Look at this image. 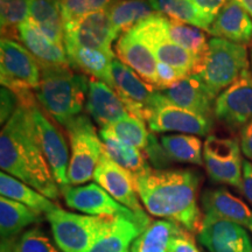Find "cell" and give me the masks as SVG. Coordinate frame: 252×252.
Masks as SVG:
<instances>
[{
	"mask_svg": "<svg viewBox=\"0 0 252 252\" xmlns=\"http://www.w3.org/2000/svg\"><path fill=\"white\" fill-rule=\"evenodd\" d=\"M163 150L173 162L203 165V145L202 140L193 134L173 133L160 137Z\"/></svg>",
	"mask_w": 252,
	"mask_h": 252,
	"instance_id": "obj_32",
	"label": "cell"
},
{
	"mask_svg": "<svg viewBox=\"0 0 252 252\" xmlns=\"http://www.w3.org/2000/svg\"><path fill=\"white\" fill-rule=\"evenodd\" d=\"M159 91L167 100L175 105L204 117L213 118L216 97L198 75H188L169 88Z\"/></svg>",
	"mask_w": 252,
	"mask_h": 252,
	"instance_id": "obj_18",
	"label": "cell"
},
{
	"mask_svg": "<svg viewBox=\"0 0 252 252\" xmlns=\"http://www.w3.org/2000/svg\"><path fill=\"white\" fill-rule=\"evenodd\" d=\"M7 252H62L40 226H32L15 239Z\"/></svg>",
	"mask_w": 252,
	"mask_h": 252,
	"instance_id": "obj_37",
	"label": "cell"
},
{
	"mask_svg": "<svg viewBox=\"0 0 252 252\" xmlns=\"http://www.w3.org/2000/svg\"><path fill=\"white\" fill-rule=\"evenodd\" d=\"M157 76H158V87L157 89L161 90L169 88L173 84L180 81L181 78L186 76L176 70L175 68L171 67V65L166 64V63L158 62L157 64Z\"/></svg>",
	"mask_w": 252,
	"mask_h": 252,
	"instance_id": "obj_41",
	"label": "cell"
},
{
	"mask_svg": "<svg viewBox=\"0 0 252 252\" xmlns=\"http://www.w3.org/2000/svg\"><path fill=\"white\" fill-rule=\"evenodd\" d=\"M40 68L41 81L34 91L37 102L53 121L65 128L83 115L90 78L70 65L40 64Z\"/></svg>",
	"mask_w": 252,
	"mask_h": 252,
	"instance_id": "obj_3",
	"label": "cell"
},
{
	"mask_svg": "<svg viewBox=\"0 0 252 252\" xmlns=\"http://www.w3.org/2000/svg\"><path fill=\"white\" fill-rule=\"evenodd\" d=\"M94 181L105 189L123 206L128 208L145 225L151 223L150 216L141 203L135 184V176L116 163L104 151L94 174Z\"/></svg>",
	"mask_w": 252,
	"mask_h": 252,
	"instance_id": "obj_10",
	"label": "cell"
},
{
	"mask_svg": "<svg viewBox=\"0 0 252 252\" xmlns=\"http://www.w3.org/2000/svg\"><path fill=\"white\" fill-rule=\"evenodd\" d=\"M144 228L127 217H113L110 225L88 252H131L132 244Z\"/></svg>",
	"mask_w": 252,
	"mask_h": 252,
	"instance_id": "obj_26",
	"label": "cell"
},
{
	"mask_svg": "<svg viewBox=\"0 0 252 252\" xmlns=\"http://www.w3.org/2000/svg\"><path fill=\"white\" fill-rule=\"evenodd\" d=\"M204 215L237 223L252 232V209L225 188L207 189L201 196Z\"/></svg>",
	"mask_w": 252,
	"mask_h": 252,
	"instance_id": "obj_20",
	"label": "cell"
},
{
	"mask_svg": "<svg viewBox=\"0 0 252 252\" xmlns=\"http://www.w3.org/2000/svg\"><path fill=\"white\" fill-rule=\"evenodd\" d=\"M157 13L201 28L208 33V26L189 0H149Z\"/></svg>",
	"mask_w": 252,
	"mask_h": 252,
	"instance_id": "obj_34",
	"label": "cell"
},
{
	"mask_svg": "<svg viewBox=\"0 0 252 252\" xmlns=\"http://www.w3.org/2000/svg\"><path fill=\"white\" fill-rule=\"evenodd\" d=\"M117 59L137 72L146 83L158 87V60L151 49L131 31L118 37L115 47Z\"/></svg>",
	"mask_w": 252,
	"mask_h": 252,
	"instance_id": "obj_21",
	"label": "cell"
},
{
	"mask_svg": "<svg viewBox=\"0 0 252 252\" xmlns=\"http://www.w3.org/2000/svg\"><path fill=\"white\" fill-rule=\"evenodd\" d=\"M61 194L65 204L70 209L91 216L127 217L135 220L144 229L146 228V225L133 212L115 200L96 182L82 186H69L61 190Z\"/></svg>",
	"mask_w": 252,
	"mask_h": 252,
	"instance_id": "obj_14",
	"label": "cell"
},
{
	"mask_svg": "<svg viewBox=\"0 0 252 252\" xmlns=\"http://www.w3.org/2000/svg\"><path fill=\"white\" fill-rule=\"evenodd\" d=\"M91 121L87 115H81L64 128L70 141L69 186H82L94 180L104 152L103 141Z\"/></svg>",
	"mask_w": 252,
	"mask_h": 252,
	"instance_id": "obj_6",
	"label": "cell"
},
{
	"mask_svg": "<svg viewBox=\"0 0 252 252\" xmlns=\"http://www.w3.org/2000/svg\"><path fill=\"white\" fill-rule=\"evenodd\" d=\"M243 162L237 139L208 135L203 145V166L213 181L241 190Z\"/></svg>",
	"mask_w": 252,
	"mask_h": 252,
	"instance_id": "obj_9",
	"label": "cell"
},
{
	"mask_svg": "<svg viewBox=\"0 0 252 252\" xmlns=\"http://www.w3.org/2000/svg\"><path fill=\"white\" fill-rule=\"evenodd\" d=\"M1 172L31 186L52 201H59L61 189L50 171L39 140L30 108L20 105L2 126L0 134Z\"/></svg>",
	"mask_w": 252,
	"mask_h": 252,
	"instance_id": "obj_2",
	"label": "cell"
},
{
	"mask_svg": "<svg viewBox=\"0 0 252 252\" xmlns=\"http://www.w3.org/2000/svg\"><path fill=\"white\" fill-rule=\"evenodd\" d=\"M247 70H250L247 46L220 37H212L194 74L201 77L217 98Z\"/></svg>",
	"mask_w": 252,
	"mask_h": 252,
	"instance_id": "obj_4",
	"label": "cell"
},
{
	"mask_svg": "<svg viewBox=\"0 0 252 252\" xmlns=\"http://www.w3.org/2000/svg\"><path fill=\"white\" fill-rule=\"evenodd\" d=\"M198 241L209 252H252L248 230L237 223L203 215Z\"/></svg>",
	"mask_w": 252,
	"mask_h": 252,
	"instance_id": "obj_17",
	"label": "cell"
},
{
	"mask_svg": "<svg viewBox=\"0 0 252 252\" xmlns=\"http://www.w3.org/2000/svg\"><path fill=\"white\" fill-rule=\"evenodd\" d=\"M28 18L30 0H0L1 37L18 40L19 27L28 20Z\"/></svg>",
	"mask_w": 252,
	"mask_h": 252,
	"instance_id": "obj_35",
	"label": "cell"
},
{
	"mask_svg": "<svg viewBox=\"0 0 252 252\" xmlns=\"http://www.w3.org/2000/svg\"><path fill=\"white\" fill-rule=\"evenodd\" d=\"M185 230L184 226L168 220H151L134 239L131 252H169L172 242Z\"/></svg>",
	"mask_w": 252,
	"mask_h": 252,
	"instance_id": "obj_28",
	"label": "cell"
},
{
	"mask_svg": "<svg viewBox=\"0 0 252 252\" xmlns=\"http://www.w3.org/2000/svg\"><path fill=\"white\" fill-rule=\"evenodd\" d=\"M0 77L1 87L8 88L21 100L35 94L41 81V68L37 60L20 41L1 37Z\"/></svg>",
	"mask_w": 252,
	"mask_h": 252,
	"instance_id": "obj_7",
	"label": "cell"
},
{
	"mask_svg": "<svg viewBox=\"0 0 252 252\" xmlns=\"http://www.w3.org/2000/svg\"><path fill=\"white\" fill-rule=\"evenodd\" d=\"M249 55H250V71L252 74V40L250 42V53H249Z\"/></svg>",
	"mask_w": 252,
	"mask_h": 252,
	"instance_id": "obj_46",
	"label": "cell"
},
{
	"mask_svg": "<svg viewBox=\"0 0 252 252\" xmlns=\"http://www.w3.org/2000/svg\"><path fill=\"white\" fill-rule=\"evenodd\" d=\"M43 217L24 204L0 197V238L1 252H7L19 236L33 225L39 224Z\"/></svg>",
	"mask_w": 252,
	"mask_h": 252,
	"instance_id": "obj_23",
	"label": "cell"
},
{
	"mask_svg": "<svg viewBox=\"0 0 252 252\" xmlns=\"http://www.w3.org/2000/svg\"><path fill=\"white\" fill-rule=\"evenodd\" d=\"M30 108L35 126L36 137L42 150L50 171L54 175L61 190L69 187L68 168L70 161L68 144L61 131L47 117V113L41 111L39 102L27 106Z\"/></svg>",
	"mask_w": 252,
	"mask_h": 252,
	"instance_id": "obj_11",
	"label": "cell"
},
{
	"mask_svg": "<svg viewBox=\"0 0 252 252\" xmlns=\"http://www.w3.org/2000/svg\"><path fill=\"white\" fill-rule=\"evenodd\" d=\"M86 111L100 128H109L128 115L117 91L94 78H90Z\"/></svg>",
	"mask_w": 252,
	"mask_h": 252,
	"instance_id": "obj_19",
	"label": "cell"
},
{
	"mask_svg": "<svg viewBox=\"0 0 252 252\" xmlns=\"http://www.w3.org/2000/svg\"><path fill=\"white\" fill-rule=\"evenodd\" d=\"M169 252H201L196 242L188 230H185L172 242Z\"/></svg>",
	"mask_w": 252,
	"mask_h": 252,
	"instance_id": "obj_42",
	"label": "cell"
},
{
	"mask_svg": "<svg viewBox=\"0 0 252 252\" xmlns=\"http://www.w3.org/2000/svg\"><path fill=\"white\" fill-rule=\"evenodd\" d=\"M64 48L72 69L113 88L111 67L112 61L116 59L115 55L84 47L64 46Z\"/></svg>",
	"mask_w": 252,
	"mask_h": 252,
	"instance_id": "obj_25",
	"label": "cell"
},
{
	"mask_svg": "<svg viewBox=\"0 0 252 252\" xmlns=\"http://www.w3.org/2000/svg\"><path fill=\"white\" fill-rule=\"evenodd\" d=\"M214 116L231 130H241L252 121V74L247 70L215 100Z\"/></svg>",
	"mask_w": 252,
	"mask_h": 252,
	"instance_id": "obj_16",
	"label": "cell"
},
{
	"mask_svg": "<svg viewBox=\"0 0 252 252\" xmlns=\"http://www.w3.org/2000/svg\"><path fill=\"white\" fill-rule=\"evenodd\" d=\"M61 11L63 25L70 24L87 14L108 9L117 0H56Z\"/></svg>",
	"mask_w": 252,
	"mask_h": 252,
	"instance_id": "obj_38",
	"label": "cell"
},
{
	"mask_svg": "<svg viewBox=\"0 0 252 252\" xmlns=\"http://www.w3.org/2000/svg\"><path fill=\"white\" fill-rule=\"evenodd\" d=\"M121 34L112 26L108 9L87 14L64 25V46L102 50L106 54L116 56L112 43Z\"/></svg>",
	"mask_w": 252,
	"mask_h": 252,
	"instance_id": "obj_15",
	"label": "cell"
},
{
	"mask_svg": "<svg viewBox=\"0 0 252 252\" xmlns=\"http://www.w3.org/2000/svg\"><path fill=\"white\" fill-rule=\"evenodd\" d=\"M0 194L1 196L24 204L37 214H45V216L59 207L54 201L41 194L36 189L5 172L0 173Z\"/></svg>",
	"mask_w": 252,
	"mask_h": 252,
	"instance_id": "obj_29",
	"label": "cell"
},
{
	"mask_svg": "<svg viewBox=\"0 0 252 252\" xmlns=\"http://www.w3.org/2000/svg\"><path fill=\"white\" fill-rule=\"evenodd\" d=\"M189 1L196 8L200 17L203 19V21L208 26V31H209L217 14L220 13V9L229 0H189Z\"/></svg>",
	"mask_w": 252,
	"mask_h": 252,
	"instance_id": "obj_39",
	"label": "cell"
},
{
	"mask_svg": "<svg viewBox=\"0 0 252 252\" xmlns=\"http://www.w3.org/2000/svg\"><path fill=\"white\" fill-rule=\"evenodd\" d=\"M167 21L168 18L157 13L137 25L131 32L149 47L158 62L171 65L184 76L194 74L200 59L169 39Z\"/></svg>",
	"mask_w": 252,
	"mask_h": 252,
	"instance_id": "obj_8",
	"label": "cell"
},
{
	"mask_svg": "<svg viewBox=\"0 0 252 252\" xmlns=\"http://www.w3.org/2000/svg\"><path fill=\"white\" fill-rule=\"evenodd\" d=\"M146 123L153 133L179 132L203 137L209 135L213 128V118L204 117L175 105L167 100L160 91Z\"/></svg>",
	"mask_w": 252,
	"mask_h": 252,
	"instance_id": "obj_12",
	"label": "cell"
},
{
	"mask_svg": "<svg viewBox=\"0 0 252 252\" xmlns=\"http://www.w3.org/2000/svg\"><path fill=\"white\" fill-rule=\"evenodd\" d=\"M113 89L117 91L130 115L146 122L157 102L159 89L146 83L130 67L116 58L111 67Z\"/></svg>",
	"mask_w": 252,
	"mask_h": 252,
	"instance_id": "obj_13",
	"label": "cell"
},
{
	"mask_svg": "<svg viewBox=\"0 0 252 252\" xmlns=\"http://www.w3.org/2000/svg\"><path fill=\"white\" fill-rule=\"evenodd\" d=\"M99 137L103 141L104 151L111 159L126 171L138 176L150 171L149 159L143 151L125 143L109 128H100Z\"/></svg>",
	"mask_w": 252,
	"mask_h": 252,
	"instance_id": "obj_27",
	"label": "cell"
},
{
	"mask_svg": "<svg viewBox=\"0 0 252 252\" xmlns=\"http://www.w3.org/2000/svg\"><path fill=\"white\" fill-rule=\"evenodd\" d=\"M235 1H237L252 18V0H235Z\"/></svg>",
	"mask_w": 252,
	"mask_h": 252,
	"instance_id": "obj_45",
	"label": "cell"
},
{
	"mask_svg": "<svg viewBox=\"0 0 252 252\" xmlns=\"http://www.w3.org/2000/svg\"><path fill=\"white\" fill-rule=\"evenodd\" d=\"M109 130H111L119 139L141 150L144 153L149 146L151 134H152L150 128L146 127L144 121L130 113L123 117L121 121L112 124Z\"/></svg>",
	"mask_w": 252,
	"mask_h": 252,
	"instance_id": "obj_36",
	"label": "cell"
},
{
	"mask_svg": "<svg viewBox=\"0 0 252 252\" xmlns=\"http://www.w3.org/2000/svg\"><path fill=\"white\" fill-rule=\"evenodd\" d=\"M208 33L214 37H220L239 45H250L252 18L237 1L229 0L217 14Z\"/></svg>",
	"mask_w": 252,
	"mask_h": 252,
	"instance_id": "obj_22",
	"label": "cell"
},
{
	"mask_svg": "<svg viewBox=\"0 0 252 252\" xmlns=\"http://www.w3.org/2000/svg\"><path fill=\"white\" fill-rule=\"evenodd\" d=\"M54 242L62 252H88L113 217L67 212L58 207L46 215Z\"/></svg>",
	"mask_w": 252,
	"mask_h": 252,
	"instance_id": "obj_5",
	"label": "cell"
},
{
	"mask_svg": "<svg viewBox=\"0 0 252 252\" xmlns=\"http://www.w3.org/2000/svg\"><path fill=\"white\" fill-rule=\"evenodd\" d=\"M241 193L252 206V162L249 160H244L243 162V181Z\"/></svg>",
	"mask_w": 252,
	"mask_h": 252,
	"instance_id": "obj_44",
	"label": "cell"
},
{
	"mask_svg": "<svg viewBox=\"0 0 252 252\" xmlns=\"http://www.w3.org/2000/svg\"><path fill=\"white\" fill-rule=\"evenodd\" d=\"M239 144H241L242 153L252 162V121L244 125L239 132Z\"/></svg>",
	"mask_w": 252,
	"mask_h": 252,
	"instance_id": "obj_43",
	"label": "cell"
},
{
	"mask_svg": "<svg viewBox=\"0 0 252 252\" xmlns=\"http://www.w3.org/2000/svg\"><path fill=\"white\" fill-rule=\"evenodd\" d=\"M0 94H1V110H0L1 115H0V122H1V125L4 126L12 118V116L17 112V110L20 108V102H19L17 94L6 87H1Z\"/></svg>",
	"mask_w": 252,
	"mask_h": 252,
	"instance_id": "obj_40",
	"label": "cell"
},
{
	"mask_svg": "<svg viewBox=\"0 0 252 252\" xmlns=\"http://www.w3.org/2000/svg\"><path fill=\"white\" fill-rule=\"evenodd\" d=\"M167 33L175 45L182 47L201 60L206 54L209 40L207 39V32L180 21L168 18L167 21Z\"/></svg>",
	"mask_w": 252,
	"mask_h": 252,
	"instance_id": "obj_33",
	"label": "cell"
},
{
	"mask_svg": "<svg viewBox=\"0 0 252 252\" xmlns=\"http://www.w3.org/2000/svg\"><path fill=\"white\" fill-rule=\"evenodd\" d=\"M18 40L30 50L40 64L70 65L64 46L47 37L30 19L19 27Z\"/></svg>",
	"mask_w": 252,
	"mask_h": 252,
	"instance_id": "obj_24",
	"label": "cell"
},
{
	"mask_svg": "<svg viewBox=\"0 0 252 252\" xmlns=\"http://www.w3.org/2000/svg\"><path fill=\"white\" fill-rule=\"evenodd\" d=\"M200 173L190 168H151L135 176L139 198L150 215L178 223L197 234L203 216L198 206Z\"/></svg>",
	"mask_w": 252,
	"mask_h": 252,
	"instance_id": "obj_1",
	"label": "cell"
},
{
	"mask_svg": "<svg viewBox=\"0 0 252 252\" xmlns=\"http://www.w3.org/2000/svg\"><path fill=\"white\" fill-rule=\"evenodd\" d=\"M108 14L112 26L122 35L157 14V12L149 0H117L108 8Z\"/></svg>",
	"mask_w": 252,
	"mask_h": 252,
	"instance_id": "obj_31",
	"label": "cell"
},
{
	"mask_svg": "<svg viewBox=\"0 0 252 252\" xmlns=\"http://www.w3.org/2000/svg\"><path fill=\"white\" fill-rule=\"evenodd\" d=\"M28 19L47 37L64 46V25L56 0H30Z\"/></svg>",
	"mask_w": 252,
	"mask_h": 252,
	"instance_id": "obj_30",
	"label": "cell"
}]
</instances>
